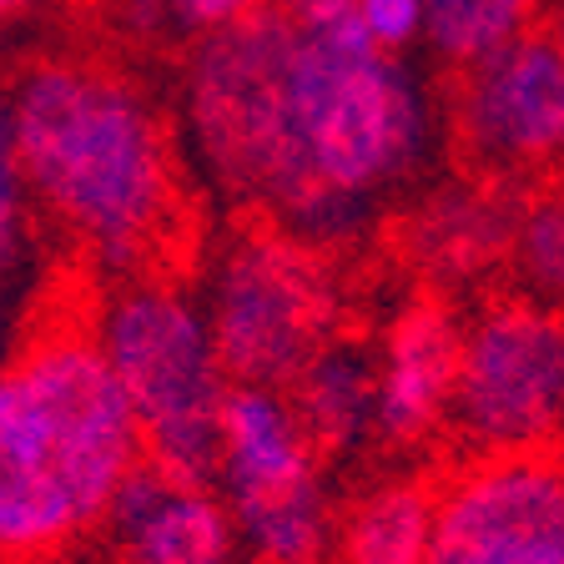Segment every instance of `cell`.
<instances>
[{"label": "cell", "instance_id": "cell-1", "mask_svg": "<svg viewBox=\"0 0 564 564\" xmlns=\"http://www.w3.org/2000/svg\"><path fill=\"white\" fill-rule=\"evenodd\" d=\"M6 166H15L31 207L101 272H176V247L187 242L182 152L131 76L76 56L15 70Z\"/></svg>", "mask_w": 564, "mask_h": 564}, {"label": "cell", "instance_id": "cell-2", "mask_svg": "<svg viewBox=\"0 0 564 564\" xmlns=\"http://www.w3.org/2000/svg\"><path fill=\"white\" fill-rule=\"evenodd\" d=\"M147 458L137 409L96 338V307L21 333L0 378V544L11 564L61 560L106 524Z\"/></svg>", "mask_w": 564, "mask_h": 564}, {"label": "cell", "instance_id": "cell-3", "mask_svg": "<svg viewBox=\"0 0 564 564\" xmlns=\"http://www.w3.org/2000/svg\"><path fill=\"white\" fill-rule=\"evenodd\" d=\"M429 101L393 51L364 25L297 31L293 152L297 217L288 232L317 247L348 242L364 217L399 192L429 156Z\"/></svg>", "mask_w": 564, "mask_h": 564}, {"label": "cell", "instance_id": "cell-4", "mask_svg": "<svg viewBox=\"0 0 564 564\" xmlns=\"http://www.w3.org/2000/svg\"><path fill=\"white\" fill-rule=\"evenodd\" d=\"M293 56L297 25L262 6L237 25L192 41L182 70L187 152L217 197L258 223L293 227L297 152H293Z\"/></svg>", "mask_w": 564, "mask_h": 564}, {"label": "cell", "instance_id": "cell-5", "mask_svg": "<svg viewBox=\"0 0 564 564\" xmlns=\"http://www.w3.org/2000/svg\"><path fill=\"white\" fill-rule=\"evenodd\" d=\"M96 338L137 409L147 458L192 484H217L223 409L232 393L202 293L176 272H137L96 303Z\"/></svg>", "mask_w": 564, "mask_h": 564}, {"label": "cell", "instance_id": "cell-6", "mask_svg": "<svg viewBox=\"0 0 564 564\" xmlns=\"http://www.w3.org/2000/svg\"><path fill=\"white\" fill-rule=\"evenodd\" d=\"M202 307L232 383L293 388L317 352L343 338L328 247L258 217L217 247L202 278Z\"/></svg>", "mask_w": 564, "mask_h": 564}, {"label": "cell", "instance_id": "cell-7", "mask_svg": "<svg viewBox=\"0 0 564 564\" xmlns=\"http://www.w3.org/2000/svg\"><path fill=\"white\" fill-rule=\"evenodd\" d=\"M323 448L303 429L288 388L232 383L223 409L217 489L247 564H333L338 514Z\"/></svg>", "mask_w": 564, "mask_h": 564}, {"label": "cell", "instance_id": "cell-8", "mask_svg": "<svg viewBox=\"0 0 564 564\" xmlns=\"http://www.w3.org/2000/svg\"><path fill=\"white\" fill-rule=\"evenodd\" d=\"M448 429L469 454L564 448V307L519 293L469 317Z\"/></svg>", "mask_w": 564, "mask_h": 564}, {"label": "cell", "instance_id": "cell-9", "mask_svg": "<svg viewBox=\"0 0 564 564\" xmlns=\"http://www.w3.org/2000/svg\"><path fill=\"white\" fill-rule=\"evenodd\" d=\"M429 564H564V448L469 454L438 479Z\"/></svg>", "mask_w": 564, "mask_h": 564}, {"label": "cell", "instance_id": "cell-10", "mask_svg": "<svg viewBox=\"0 0 564 564\" xmlns=\"http://www.w3.org/2000/svg\"><path fill=\"white\" fill-rule=\"evenodd\" d=\"M454 137L489 176H529L564 162V51L550 31H524L458 70Z\"/></svg>", "mask_w": 564, "mask_h": 564}, {"label": "cell", "instance_id": "cell-11", "mask_svg": "<svg viewBox=\"0 0 564 564\" xmlns=\"http://www.w3.org/2000/svg\"><path fill=\"white\" fill-rule=\"evenodd\" d=\"M464 317L434 293H419L393 313L378 343V444L419 448L448 429L464 364Z\"/></svg>", "mask_w": 564, "mask_h": 564}, {"label": "cell", "instance_id": "cell-12", "mask_svg": "<svg viewBox=\"0 0 564 564\" xmlns=\"http://www.w3.org/2000/svg\"><path fill=\"white\" fill-rule=\"evenodd\" d=\"M121 564H237V524L217 484H192L141 458L106 514Z\"/></svg>", "mask_w": 564, "mask_h": 564}, {"label": "cell", "instance_id": "cell-13", "mask_svg": "<svg viewBox=\"0 0 564 564\" xmlns=\"http://www.w3.org/2000/svg\"><path fill=\"white\" fill-rule=\"evenodd\" d=\"M524 202L505 187H454L429 197L409 223V252L438 278H469L514 252Z\"/></svg>", "mask_w": 564, "mask_h": 564}, {"label": "cell", "instance_id": "cell-14", "mask_svg": "<svg viewBox=\"0 0 564 564\" xmlns=\"http://www.w3.org/2000/svg\"><path fill=\"white\" fill-rule=\"evenodd\" d=\"M438 534V479L388 474L338 514L333 564H429Z\"/></svg>", "mask_w": 564, "mask_h": 564}, {"label": "cell", "instance_id": "cell-15", "mask_svg": "<svg viewBox=\"0 0 564 564\" xmlns=\"http://www.w3.org/2000/svg\"><path fill=\"white\" fill-rule=\"evenodd\" d=\"M288 393L323 458L352 454L364 438H378V352L364 343L333 338Z\"/></svg>", "mask_w": 564, "mask_h": 564}, {"label": "cell", "instance_id": "cell-16", "mask_svg": "<svg viewBox=\"0 0 564 564\" xmlns=\"http://www.w3.org/2000/svg\"><path fill=\"white\" fill-rule=\"evenodd\" d=\"M534 0H429V46L454 70L534 31Z\"/></svg>", "mask_w": 564, "mask_h": 564}, {"label": "cell", "instance_id": "cell-17", "mask_svg": "<svg viewBox=\"0 0 564 564\" xmlns=\"http://www.w3.org/2000/svg\"><path fill=\"white\" fill-rule=\"evenodd\" d=\"M509 262H514L529 297L564 307V192H544V197L524 202Z\"/></svg>", "mask_w": 564, "mask_h": 564}, {"label": "cell", "instance_id": "cell-18", "mask_svg": "<svg viewBox=\"0 0 564 564\" xmlns=\"http://www.w3.org/2000/svg\"><path fill=\"white\" fill-rule=\"evenodd\" d=\"M352 11L368 41L393 56H403L413 41H429V0H352Z\"/></svg>", "mask_w": 564, "mask_h": 564}, {"label": "cell", "instance_id": "cell-19", "mask_svg": "<svg viewBox=\"0 0 564 564\" xmlns=\"http://www.w3.org/2000/svg\"><path fill=\"white\" fill-rule=\"evenodd\" d=\"M262 6H272V0H172L176 25L192 31V41L207 31H223V25L247 21V15H258Z\"/></svg>", "mask_w": 564, "mask_h": 564}, {"label": "cell", "instance_id": "cell-20", "mask_svg": "<svg viewBox=\"0 0 564 564\" xmlns=\"http://www.w3.org/2000/svg\"><path fill=\"white\" fill-rule=\"evenodd\" d=\"M297 31H343V25H358L352 0H272Z\"/></svg>", "mask_w": 564, "mask_h": 564}, {"label": "cell", "instance_id": "cell-21", "mask_svg": "<svg viewBox=\"0 0 564 564\" xmlns=\"http://www.w3.org/2000/svg\"><path fill=\"white\" fill-rule=\"evenodd\" d=\"M41 6H46V0H0V11L11 15V21H21V15H35Z\"/></svg>", "mask_w": 564, "mask_h": 564}, {"label": "cell", "instance_id": "cell-22", "mask_svg": "<svg viewBox=\"0 0 564 564\" xmlns=\"http://www.w3.org/2000/svg\"><path fill=\"white\" fill-rule=\"evenodd\" d=\"M550 35H554V46L564 51V11H560V15H554V21H550Z\"/></svg>", "mask_w": 564, "mask_h": 564}]
</instances>
